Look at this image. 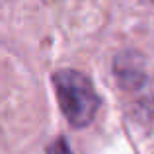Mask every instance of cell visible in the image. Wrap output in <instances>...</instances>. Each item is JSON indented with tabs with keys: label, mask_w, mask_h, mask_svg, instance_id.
I'll list each match as a JSON object with an SVG mask.
<instances>
[{
	"label": "cell",
	"mask_w": 154,
	"mask_h": 154,
	"mask_svg": "<svg viewBox=\"0 0 154 154\" xmlns=\"http://www.w3.org/2000/svg\"><path fill=\"white\" fill-rule=\"evenodd\" d=\"M57 102L72 127H86L94 121L100 109V96L86 74L72 68H63L53 74Z\"/></svg>",
	"instance_id": "1"
},
{
	"label": "cell",
	"mask_w": 154,
	"mask_h": 154,
	"mask_svg": "<svg viewBox=\"0 0 154 154\" xmlns=\"http://www.w3.org/2000/svg\"><path fill=\"white\" fill-rule=\"evenodd\" d=\"M113 72L125 90H139L146 82L144 57L135 51L119 53L115 57V63H113Z\"/></svg>",
	"instance_id": "2"
},
{
	"label": "cell",
	"mask_w": 154,
	"mask_h": 154,
	"mask_svg": "<svg viewBox=\"0 0 154 154\" xmlns=\"http://www.w3.org/2000/svg\"><path fill=\"white\" fill-rule=\"evenodd\" d=\"M47 154H74V152L70 150V146H68L66 140H64L63 137H59V139H55V140L49 144Z\"/></svg>",
	"instance_id": "3"
},
{
	"label": "cell",
	"mask_w": 154,
	"mask_h": 154,
	"mask_svg": "<svg viewBox=\"0 0 154 154\" xmlns=\"http://www.w3.org/2000/svg\"><path fill=\"white\" fill-rule=\"evenodd\" d=\"M152 2H154V0H152Z\"/></svg>",
	"instance_id": "4"
}]
</instances>
